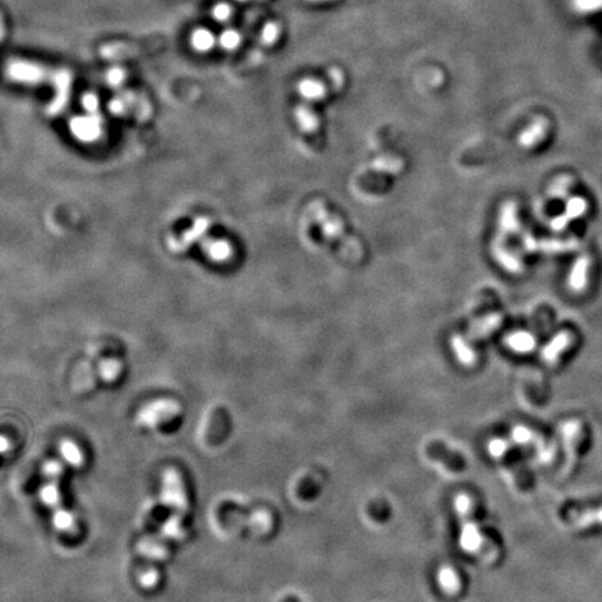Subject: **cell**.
<instances>
[{"label":"cell","mask_w":602,"mask_h":602,"mask_svg":"<svg viewBox=\"0 0 602 602\" xmlns=\"http://www.w3.org/2000/svg\"><path fill=\"white\" fill-rule=\"evenodd\" d=\"M565 445H566V466L565 472L570 473L583 453L587 451L590 444L589 428L583 421L575 420L565 425L563 428Z\"/></svg>","instance_id":"1"},{"label":"cell","mask_w":602,"mask_h":602,"mask_svg":"<svg viewBox=\"0 0 602 602\" xmlns=\"http://www.w3.org/2000/svg\"><path fill=\"white\" fill-rule=\"evenodd\" d=\"M8 76L20 83L38 84L45 80L46 70L35 63L25 60H14L7 66Z\"/></svg>","instance_id":"2"},{"label":"cell","mask_w":602,"mask_h":602,"mask_svg":"<svg viewBox=\"0 0 602 602\" xmlns=\"http://www.w3.org/2000/svg\"><path fill=\"white\" fill-rule=\"evenodd\" d=\"M163 500L166 505L175 507L179 512L186 510V493L180 477L175 472H167L165 474V485H163Z\"/></svg>","instance_id":"3"},{"label":"cell","mask_w":602,"mask_h":602,"mask_svg":"<svg viewBox=\"0 0 602 602\" xmlns=\"http://www.w3.org/2000/svg\"><path fill=\"white\" fill-rule=\"evenodd\" d=\"M177 406L175 403L167 402H159L153 403L151 406H146L138 416V421L142 425L146 427H155L158 423H160L162 418H169L175 414H177Z\"/></svg>","instance_id":"4"},{"label":"cell","mask_w":602,"mask_h":602,"mask_svg":"<svg viewBox=\"0 0 602 602\" xmlns=\"http://www.w3.org/2000/svg\"><path fill=\"white\" fill-rule=\"evenodd\" d=\"M427 455L431 459L442 462L445 466H448V469L453 472H462L466 466V462L460 453L449 451L441 442H431L427 448Z\"/></svg>","instance_id":"5"},{"label":"cell","mask_w":602,"mask_h":602,"mask_svg":"<svg viewBox=\"0 0 602 602\" xmlns=\"http://www.w3.org/2000/svg\"><path fill=\"white\" fill-rule=\"evenodd\" d=\"M568 517L577 527H591V526H602L601 507H589V509H572L568 513Z\"/></svg>","instance_id":"6"},{"label":"cell","mask_w":602,"mask_h":602,"mask_svg":"<svg viewBox=\"0 0 602 602\" xmlns=\"http://www.w3.org/2000/svg\"><path fill=\"white\" fill-rule=\"evenodd\" d=\"M570 334L563 332L561 334L558 338H555L552 341V343L545 349L544 352V359L549 364H555L558 362V359L561 357V355L570 346Z\"/></svg>","instance_id":"7"},{"label":"cell","mask_w":602,"mask_h":602,"mask_svg":"<svg viewBox=\"0 0 602 602\" xmlns=\"http://www.w3.org/2000/svg\"><path fill=\"white\" fill-rule=\"evenodd\" d=\"M191 45L198 52H208L215 45V36L205 28H198L191 35Z\"/></svg>","instance_id":"8"},{"label":"cell","mask_w":602,"mask_h":602,"mask_svg":"<svg viewBox=\"0 0 602 602\" xmlns=\"http://www.w3.org/2000/svg\"><path fill=\"white\" fill-rule=\"evenodd\" d=\"M300 94L307 100H318L325 94V85L318 80H303L299 84Z\"/></svg>","instance_id":"9"},{"label":"cell","mask_w":602,"mask_h":602,"mask_svg":"<svg viewBox=\"0 0 602 602\" xmlns=\"http://www.w3.org/2000/svg\"><path fill=\"white\" fill-rule=\"evenodd\" d=\"M587 272H589V259L582 258L575 266V271L572 273V286L573 289H582L587 282Z\"/></svg>","instance_id":"10"},{"label":"cell","mask_w":602,"mask_h":602,"mask_svg":"<svg viewBox=\"0 0 602 602\" xmlns=\"http://www.w3.org/2000/svg\"><path fill=\"white\" fill-rule=\"evenodd\" d=\"M279 34H280L279 24H276L273 21L266 22L265 27H264V29H262V32H261V42L264 45H266V46H271V45H273L278 41Z\"/></svg>","instance_id":"11"},{"label":"cell","mask_w":602,"mask_h":602,"mask_svg":"<svg viewBox=\"0 0 602 602\" xmlns=\"http://www.w3.org/2000/svg\"><path fill=\"white\" fill-rule=\"evenodd\" d=\"M62 453L70 465L78 466L83 463V455H81L80 449L71 442H63L62 444Z\"/></svg>","instance_id":"12"},{"label":"cell","mask_w":602,"mask_h":602,"mask_svg":"<svg viewBox=\"0 0 602 602\" xmlns=\"http://www.w3.org/2000/svg\"><path fill=\"white\" fill-rule=\"evenodd\" d=\"M241 36L240 34L235 29H226L225 32H222V35L219 36V43L224 49L226 50H233L240 45Z\"/></svg>","instance_id":"13"},{"label":"cell","mask_w":602,"mask_h":602,"mask_svg":"<svg viewBox=\"0 0 602 602\" xmlns=\"http://www.w3.org/2000/svg\"><path fill=\"white\" fill-rule=\"evenodd\" d=\"M53 521L55 526L63 531H70L74 527V517L66 510H56Z\"/></svg>","instance_id":"14"},{"label":"cell","mask_w":602,"mask_h":602,"mask_svg":"<svg viewBox=\"0 0 602 602\" xmlns=\"http://www.w3.org/2000/svg\"><path fill=\"white\" fill-rule=\"evenodd\" d=\"M41 496H42V500L46 505H49V506H59L60 493H59V489H57V486L55 484H49L45 488H42Z\"/></svg>","instance_id":"15"},{"label":"cell","mask_w":602,"mask_h":602,"mask_svg":"<svg viewBox=\"0 0 602 602\" xmlns=\"http://www.w3.org/2000/svg\"><path fill=\"white\" fill-rule=\"evenodd\" d=\"M163 535L167 538H180L183 535V528H182V523L180 519L177 516L172 517L163 527Z\"/></svg>","instance_id":"16"},{"label":"cell","mask_w":602,"mask_h":602,"mask_svg":"<svg viewBox=\"0 0 602 602\" xmlns=\"http://www.w3.org/2000/svg\"><path fill=\"white\" fill-rule=\"evenodd\" d=\"M231 15H232V8H231L229 4L221 3V4L215 6V8H214V17L218 21H224L225 22L226 20L231 18Z\"/></svg>","instance_id":"17"},{"label":"cell","mask_w":602,"mask_h":602,"mask_svg":"<svg viewBox=\"0 0 602 602\" xmlns=\"http://www.w3.org/2000/svg\"><path fill=\"white\" fill-rule=\"evenodd\" d=\"M584 211V203L583 200H573L569 207H568V217L569 218H575L582 215V212Z\"/></svg>","instance_id":"18"},{"label":"cell","mask_w":602,"mask_h":602,"mask_svg":"<svg viewBox=\"0 0 602 602\" xmlns=\"http://www.w3.org/2000/svg\"><path fill=\"white\" fill-rule=\"evenodd\" d=\"M141 583L145 587H153L158 583V573L155 570H148L142 577H141Z\"/></svg>","instance_id":"19"},{"label":"cell","mask_w":602,"mask_h":602,"mask_svg":"<svg viewBox=\"0 0 602 602\" xmlns=\"http://www.w3.org/2000/svg\"><path fill=\"white\" fill-rule=\"evenodd\" d=\"M441 580H442V584L445 587H448V589L456 587V577H455V575L451 570H444L441 573Z\"/></svg>","instance_id":"20"},{"label":"cell","mask_w":602,"mask_h":602,"mask_svg":"<svg viewBox=\"0 0 602 602\" xmlns=\"http://www.w3.org/2000/svg\"><path fill=\"white\" fill-rule=\"evenodd\" d=\"M60 472H62V469H60V466H59V465H56V463H49V465L45 467V473H46V476H48V477H50L52 480H55V479L60 474Z\"/></svg>","instance_id":"21"},{"label":"cell","mask_w":602,"mask_h":602,"mask_svg":"<svg viewBox=\"0 0 602 602\" xmlns=\"http://www.w3.org/2000/svg\"><path fill=\"white\" fill-rule=\"evenodd\" d=\"M123 77H124V73L119 70V69H114L111 73H109V81L112 83V84H118V83H121L123 81Z\"/></svg>","instance_id":"22"},{"label":"cell","mask_w":602,"mask_h":602,"mask_svg":"<svg viewBox=\"0 0 602 602\" xmlns=\"http://www.w3.org/2000/svg\"><path fill=\"white\" fill-rule=\"evenodd\" d=\"M84 105H85V108L88 111H94L97 108V105H98L97 98L94 95H85L84 97Z\"/></svg>","instance_id":"23"},{"label":"cell","mask_w":602,"mask_h":602,"mask_svg":"<svg viewBox=\"0 0 602 602\" xmlns=\"http://www.w3.org/2000/svg\"><path fill=\"white\" fill-rule=\"evenodd\" d=\"M7 449H8V442H7L4 438H1V437H0V453L6 452Z\"/></svg>","instance_id":"24"},{"label":"cell","mask_w":602,"mask_h":602,"mask_svg":"<svg viewBox=\"0 0 602 602\" xmlns=\"http://www.w3.org/2000/svg\"><path fill=\"white\" fill-rule=\"evenodd\" d=\"M282 602H300V601H299V600H297V598H296V597H292V596H290V597H286V598H285V600H283V601H282Z\"/></svg>","instance_id":"25"},{"label":"cell","mask_w":602,"mask_h":602,"mask_svg":"<svg viewBox=\"0 0 602 602\" xmlns=\"http://www.w3.org/2000/svg\"><path fill=\"white\" fill-rule=\"evenodd\" d=\"M311 1H322V0H311Z\"/></svg>","instance_id":"26"},{"label":"cell","mask_w":602,"mask_h":602,"mask_svg":"<svg viewBox=\"0 0 602 602\" xmlns=\"http://www.w3.org/2000/svg\"><path fill=\"white\" fill-rule=\"evenodd\" d=\"M240 1H245V0H240Z\"/></svg>","instance_id":"27"}]
</instances>
